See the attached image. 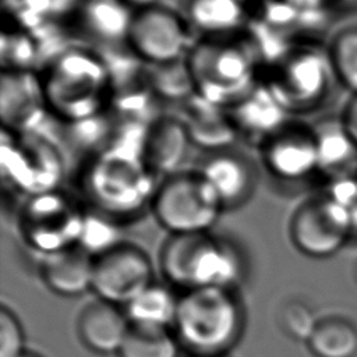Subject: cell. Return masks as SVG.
<instances>
[{"label":"cell","mask_w":357,"mask_h":357,"mask_svg":"<svg viewBox=\"0 0 357 357\" xmlns=\"http://www.w3.org/2000/svg\"><path fill=\"white\" fill-rule=\"evenodd\" d=\"M120 243L121 241L117 238V222L88 209L78 247L96 258Z\"/></svg>","instance_id":"83f0119b"},{"label":"cell","mask_w":357,"mask_h":357,"mask_svg":"<svg viewBox=\"0 0 357 357\" xmlns=\"http://www.w3.org/2000/svg\"><path fill=\"white\" fill-rule=\"evenodd\" d=\"M53 6V14L64 15L67 13H74L79 4L81 0H50Z\"/></svg>","instance_id":"d6a6232c"},{"label":"cell","mask_w":357,"mask_h":357,"mask_svg":"<svg viewBox=\"0 0 357 357\" xmlns=\"http://www.w3.org/2000/svg\"><path fill=\"white\" fill-rule=\"evenodd\" d=\"M307 344L315 357H356L357 325L343 317H325L318 321Z\"/></svg>","instance_id":"d4e9b609"},{"label":"cell","mask_w":357,"mask_h":357,"mask_svg":"<svg viewBox=\"0 0 357 357\" xmlns=\"http://www.w3.org/2000/svg\"><path fill=\"white\" fill-rule=\"evenodd\" d=\"M184 61L192 95L226 110L243 100L261 79L255 45L243 35L198 38Z\"/></svg>","instance_id":"3957f363"},{"label":"cell","mask_w":357,"mask_h":357,"mask_svg":"<svg viewBox=\"0 0 357 357\" xmlns=\"http://www.w3.org/2000/svg\"><path fill=\"white\" fill-rule=\"evenodd\" d=\"M88 206L81 197L61 188L24 198L18 225L25 241L50 255L78 247Z\"/></svg>","instance_id":"ba28073f"},{"label":"cell","mask_w":357,"mask_h":357,"mask_svg":"<svg viewBox=\"0 0 357 357\" xmlns=\"http://www.w3.org/2000/svg\"><path fill=\"white\" fill-rule=\"evenodd\" d=\"M3 130L36 131L49 114L38 73L32 70H3L0 84Z\"/></svg>","instance_id":"9a60e30c"},{"label":"cell","mask_w":357,"mask_h":357,"mask_svg":"<svg viewBox=\"0 0 357 357\" xmlns=\"http://www.w3.org/2000/svg\"><path fill=\"white\" fill-rule=\"evenodd\" d=\"M198 36L181 10L163 3L134 11L126 46L149 67L184 61Z\"/></svg>","instance_id":"30bf717a"},{"label":"cell","mask_w":357,"mask_h":357,"mask_svg":"<svg viewBox=\"0 0 357 357\" xmlns=\"http://www.w3.org/2000/svg\"><path fill=\"white\" fill-rule=\"evenodd\" d=\"M318 158L319 172L333 177L357 172V145L344 130L339 116L326 117L312 124Z\"/></svg>","instance_id":"603a6c76"},{"label":"cell","mask_w":357,"mask_h":357,"mask_svg":"<svg viewBox=\"0 0 357 357\" xmlns=\"http://www.w3.org/2000/svg\"><path fill=\"white\" fill-rule=\"evenodd\" d=\"M178 343L191 354L223 356L244 328L243 307L229 289H192L178 297L174 321Z\"/></svg>","instance_id":"5b68a950"},{"label":"cell","mask_w":357,"mask_h":357,"mask_svg":"<svg viewBox=\"0 0 357 357\" xmlns=\"http://www.w3.org/2000/svg\"><path fill=\"white\" fill-rule=\"evenodd\" d=\"M244 3H250V1H255V0H243Z\"/></svg>","instance_id":"8d00e7d4"},{"label":"cell","mask_w":357,"mask_h":357,"mask_svg":"<svg viewBox=\"0 0 357 357\" xmlns=\"http://www.w3.org/2000/svg\"><path fill=\"white\" fill-rule=\"evenodd\" d=\"M258 163L273 178L303 181L319 172L317 138L312 124L290 119L258 146Z\"/></svg>","instance_id":"7c38bea8"},{"label":"cell","mask_w":357,"mask_h":357,"mask_svg":"<svg viewBox=\"0 0 357 357\" xmlns=\"http://www.w3.org/2000/svg\"><path fill=\"white\" fill-rule=\"evenodd\" d=\"M25 353V336L17 315L6 305L0 310V357H20Z\"/></svg>","instance_id":"4dcf8cb0"},{"label":"cell","mask_w":357,"mask_h":357,"mask_svg":"<svg viewBox=\"0 0 357 357\" xmlns=\"http://www.w3.org/2000/svg\"><path fill=\"white\" fill-rule=\"evenodd\" d=\"M344 130L357 145V93H351L339 116Z\"/></svg>","instance_id":"1f68e13d"},{"label":"cell","mask_w":357,"mask_h":357,"mask_svg":"<svg viewBox=\"0 0 357 357\" xmlns=\"http://www.w3.org/2000/svg\"><path fill=\"white\" fill-rule=\"evenodd\" d=\"M128 6H131L134 10H138V8H144V7H148V6H152V4H158V3H162V0H124Z\"/></svg>","instance_id":"836d02e7"},{"label":"cell","mask_w":357,"mask_h":357,"mask_svg":"<svg viewBox=\"0 0 357 357\" xmlns=\"http://www.w3.org/2000/svg\"><path fill=\"white\" fill-rule=\"evenodd\" d=\"M194 167L215 188L225 211L245 205L257 191L258 165L236 146L202 152Z\"/></svg>","instance_id":"5bb4252c"},{"label":"cell","mask_w":357,"mask_h":357,"mask_svg":"<svg viewBox=\"0 0 357 357\" xmlns=\"http://www.w3.org/2000/svg\"><path fill=\"white\" fill-rule=\"evenodd\" d=\"M153 283V265L139 247L120 243L95 258L92 290L100 300L126 307Z\"/></svg>","instance_id":"4fadbf2b"},{"label":"cell","mask_w":357,"mask_h":357,"mask_svg":"<svg viewBox=\"0 0 357 357\" xmlns=\"http://www.w3.org/2000/svg\"><path fill=\"white\" fill-rule=\"evenodd\" d=\"M181 13L198 38L243 35L250 20L243 0H183Z\"/></svg>","instance_id":"d6986e66"},{"label":"cell","mask_w":357,"mask_h":357,"mask_svg":"<svg viewBox=\"0 0 357 357\" xmlns=\"http://www.w3.org/2000/svg\"><path fill=\"white\" fill-rule=\"evenodd\" d=\"M227 113L238 138L254 144L255 148L291 119L261 81L243 100L227 109Z\"/></svg>","instance_id":"e0dca14e"},{"label":"cell","mask_w":357,"mask_h":357,"mask_svg":"<svg viewBox=\"0 0 357 357\" xmlns=\"http://www.w3.org/2000/svg\"><path fill=\"white\" fill-rule=\"evenodd\" d=\"M159 264L166 279L184 290H233L244 273L238 247L212 231L169 236L160 250Z\"/></svg>","instance_id":"277c9868"},{"label":"cell","mask_w":357,"mask_h":357,"mask_svg":"<svg viewBox=\"0 0 357 357\" xmlns=\"http://www.w3.org/2000/svg\"><path fill=\"white\" fill-rule=\"evenodd\" d=\"M356 276H357V268H356Z\"/></svg>","instance_id":"74e56055"},{"label":"cell","mask_w":357,"mask_h":357,"mask_svg":"<svg viewBox=\"0 0 357 357\" xmlns=\"http://www.w3.org/2000/svg\"><path fill=\"white\" fill-rule=\"evenodd\" d=\"M134 11L124 0H81L74 14L85 36L99 45L113 46L126 45Z\"/></svg>","instance_id":"44dd1931"},{"label":"cell","mask_w":357,"mask_h":357,"mask_svg":"<svg viewBox=\"0 0 357 357\" xmlns=\"http://www.w3.org/2000/svg\"><path fill=\"white\" fill-rule=\"evenodd\" d=\"M130 328L126 311L120 305L100 298L88 304L78 318V333L82 343L99 354H119Z\"/></svg>","instance_id":"ac0fdd59"},{"label":"cell","mask_w":357,"mask_h":357,"mask_svg":"<svg viewBox=\"0 0 357 357\" xmlns=\"http://www.w3.org/2000/svg\"><path fill=\"white\" fill-rule=\"evenodd\" d=\"M66 163L60 148L36 131L1 132V176L24 198L61 188Z\"/></svg>","instance_id":"9c48e42d"},{"label":"cell","mask_w":357,"mask_h":357,"mask_svg":"<svg viewBox=\"0 0 357 357\" xmlns=\"http://www.w3.org/2000/svg\"><path fill=\"white\" fill-rule=\"evenodd\" d=\"M149 211L172 236L212 231L225 206L211 183L191 167L159 178Z\"/></svg>","instance_id":"52a82bcc"},{"label":"cell","mask_w":357,"mask_h":357,"mask_svg":"<svg viewBox=\"0 0 357 357\" xmlns=\"http://www.w3.org/2000/svg\"><path fill=\"white\" fill-rule=\"evenodd\" d=\"M178 297L165 284L152 283L126 307V315L132 326L169 329L174 326Z\"/></svg>","instance_id":"cb8c5ba5"},{"label":"cell","mask_w":357,"mask_h":357,"mask_svg":"<svg viewBox=\"0 0 357 357\" xmlns=\"http://www.w3.org/2000/svg\"><path fill=\"white\" fill-rule=\"evenodd\" d=\"M49 114L66 124H85L113 105L110 64L88 46H68L38 73Z\"/></svg>","instance_id":"6da1fadb"},{"label":"cell","mask_w":357,"mask_h":357,"mask_svg":"<svg viewBox=\"0 0 357 357\" xmlns=\"http://www.w3.org/2000/svg\"><path fill=\"white\" fill-rule=\"evenodd\" d=\"M259 81L291 117L322 105L336 79L326 49L297 45L283 49L261 67Z\"/></svg>","instance_id":"8992f818"},{"label":"cell","mask_w":357,"mask_h":357,"mask_svg":"<svg viewBox=\"0 0 357 357\" xmlns=\"http://www.w3.org/2000/svg\"><path fill=\"white\" fill-rule=\"evenodd\" d=\"M95 258L79 247L46 255L43 279L47 287L60 296H79L92 290Z\"/></svg>","instance_id":"7402d4cb"},{"label":"cell","mask_w":357,"mask_h":357,"mask_svg":"<svg viewBox=\"0 0 357 357\" xmlns=\"http://www.w3.org/2000/svg\"><path fill=\"white\" fill-rule=\"evenodd\" d=\"M184 109L180 119L190 134L191 144L202 152H212L234 146L238 134L226 109L213 106L195 95L183 100Z\"/></svg>","instance_id":"ffe728a7"},{"label":"cell","mask_w":357,"mask_h":357,"mask_svg":"<svg viewBox=\"0 0 357 357\" xmlns=\"http://www.w3.org/2000/svg\"><path fill=\"white\" fill-rule=\"evenodd\" d=\"M35 57L31 36L24 32H3V70H32Z\"/></svg>","instance_id":"f546056e"},{"label":"cell","mask_w":357,"mask_h":357,"mask_svg":"<svg viewBox=\"0 0 357 357\" xmlns=\"http://www.w3.org/2000/svg\"><path fill=\"white\" fill-rule=\"evenodd\" d=\"M318 321L319 319L315 318L314 311L303 301L291 300L284 303L280 308V328L291 339L308 342Z\"/></svg>","instance_id":"f1b7e54d"},{"label":"cell","mask_w":357,"mask_h":357,"mask_svg":"<svg viewBox=\"0 0 357 357\" xmlns=\"http://www.w3.org/2000/svg\"><path fill=\"white\" fill-rule=\"evenodd\" d=\"M190 357H223V356H204V354H191Z\"/></svg>","instance_id":"d590c367"},{"label":"cell","mask_w":357,"mask_h":357,"mask_svg":"<svg viewBox=\"0 0 357 357\" xmlns=\"http://www.w3.org/2000/svg\"><path fill=\"white\" fill-rule=\"evenodd\" d=\"M158 181L139 151L106 146L86 160L78 187L89 211L120 222L149 209Z\"/></svg>","instance_id":"7a4b0ae2"},{"label":"cell","mask_w":357,"mask_h":357,"mask_svg":"<svg viewBox=\"0 0 357 357\" xmlns=\"http://www.w3.org/2000/svg\"><path fill=\"white\" fill-rule=\"evenodd\" d=\"M326 53L335 79L357 93V24L343 26L331 39Z\"/></svg>","instance_id":"484cf974"},{"label":"cell","mask_w":357,"mask_h":357,"mask_svg":"<svg viewBox=\"0 0 357 357\" xmlns=\"http://www.w3.org/2000/svg\"><path fill=\"white\" fill-rule=\"evenodd\" d=\"M20 357H42V356H39V354H36V353H29V351H25L22 356H20Z\"/></svg>","instance_id":"e575fe53"},{"label":"cell","mask_w":357,"mask_h":357,"mask_svg":"<svg viewBox=\"0 0 357 357\" xmlns=\"http://www.w3.org/2000/svg\"><path fill=\"white\" fill-rule=\"evenodd\" d=\"M184 121L176 114H160L145 128L141 158L159 177L173 174L183 167L191 146Z\"/></svg>","instance_id":"2e32d148"},{"label":"cell","mask_w":357,"mask_h":357,"mask_svg":"<svg viewBox=\"0 0 357 357\" xmlns=\"http://www.w3.org/2000/svg\"><path fill=\"white\" fill-rule=\"evenodd\" d=\"M178 340L169 329L132 326L119 351L120 357H178Z\"/></svg>","instance_id":"4316f807"},{"label":"cell","mask_w":357,"mask_h":357,"mask_svg":"<svg viewBox=\"0 0 357 357\" xmlns=\"http://www.w3.org/2000/svg\"><path fill=\"white\" fill-rule=\"evenodd\" d=\"M289 234L300 252L311 258L331 257L353 236L350 211L325 192L311 195L294 208Z\"/></svg>","instance_id":"8fae6325"}]
</instances>
